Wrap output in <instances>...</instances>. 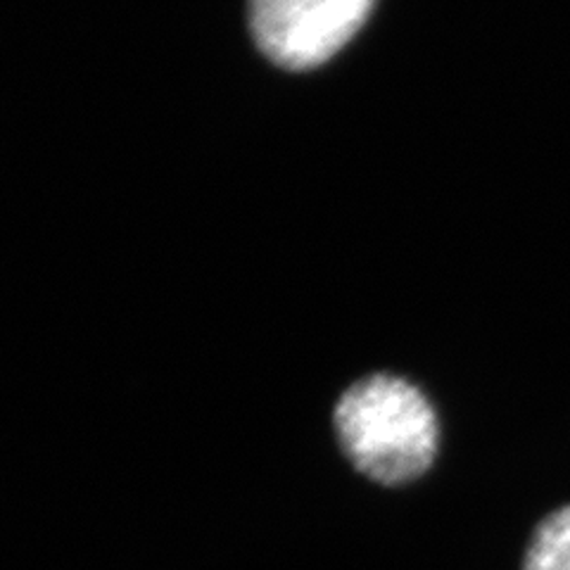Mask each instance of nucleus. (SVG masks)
I'll list each match as a JSON object with an SVG mask.
<instances>
[{
  "instance_id": "1",
  "label": "nucleus",
  "mask_w": 570,
  "mask_h": 570,
  "mask_svg": "<svg viewBox=\"0 0 570 570\" xmlns=\"http://www.w3.org/2000/svg\"><path fill=\"white\" fill-rule=\"evenodd\" d=\"M333 428L352 466L385 488L414 483L431 471L440 448L431 400L392 373L350 385L333 409Z\"/></svg>"
},
{
  "instance_id": "3",
  "label": "nucleus",
  "mask_w": 570,
  "mask_h": 570,
  "mask_svg": "<svg viewBox=\"0 0 570 570\" xmlns=\"http://www.w3.org/2000/svg\"><path fill=\"white\" fill-rule=\"evenodd\" d=\"M523 570H570V504L551 511L534 528Z\"/></svg>"
},
{
  "instance_id": "2",
  "label": "nucleus",
  "mask_w": 570,
  "mask_h": 570,
  "mask_svg": "<svg viewBox=\"0 0 570 570\" xmlns=\"http://www.w3.org/2000/svg\"><path fill=\"white\" fill-rule=\"evenodd\" d=\"M376 0H249L257 48L283 69H314L366 24Z\"/></svg>"
}]
</instances>
